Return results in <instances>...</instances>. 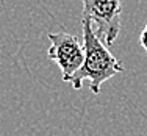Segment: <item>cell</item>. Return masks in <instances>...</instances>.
I'll list each match as a JSON object with an SVG mask.
<instances>
[{
  "label": "cell",
  "instance_id": "cell-1",
  "mask_svg": "<svg viewBox=\"0 0 147 136\" xmlns=\"http://www.w3.org/2000/svg\"><path fill=\"white\" fill-rule=\"evenodd\" d=\"M83 28V48H85V60L82 67L69 77L67 83H72L75 89L83 86L85 80H89V88L94 94L100 92V86L107 80L114 75L122 74L125 71L122 63L105 47L103 41L92 28V22L89 19L82 20Z\"/></svg>",
  "mask_w": 147,
  "mask_h": 136
},
{
  "label": "cell",
  "instance_id": "cell-2",
  "mask_svg": "<svg viewBox=\"0 0 147 136\" xmlns=\"http://www.w3.org/2000/svg\"><path fill=\"white\" fill-rule=\"evenodd\" d=\"M83 19L97 27V34L107 45H113L121 31L122 0H82Z\"/></svg>",
  "mask_w": 147,
  "mask_h": 136
},
{
  "label": "cell",
  "instance_id": "cell-3",
  "mask_svg": "<svg viewBox=\"0 0 147 136\" xmlns=\"http://www.w3.org/2000/svg\"><path fill=\"white\" fill-rule=\"evenodd\" d=\"M50 48L47 57L58 64L61 71L63 81H67L69 77L77 72L85 60V48L78 38L67 31H58V33H49Z\"/></svg>",
  "mask_w": 147,
  "mask_h": 136
},
{
  "label": "cell",
  "instance_id": "cell-4",
  "mask_svg": "<svg viewBox=\"0 0 147 136\" xmlns=\"http://www.w3.org/2000/svg\"><path fill=\"white\" fill-rule=\"evenodd\" d=\"M139 42H141L142 48H144V50L147 52V22H146L144 28H142V31H141V36H139Z\"/></svg>",
  "mask_w": 147,
  "mask_h": 136
}]
</instances>
